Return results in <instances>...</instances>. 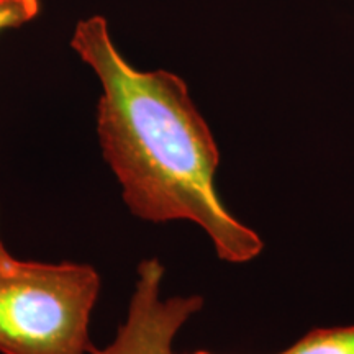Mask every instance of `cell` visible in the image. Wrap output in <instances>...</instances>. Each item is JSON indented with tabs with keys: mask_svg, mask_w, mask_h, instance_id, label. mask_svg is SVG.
Wrapping results in <instances>:
<instances>
[{
	"mask_svg": "<svg viewBox=\"0 0 354 354\" xmlns=\"http://www.w3.org/2000/svg\"><path fill=\"white\" fill-rule=\"evenodd\" d=\"M71 46L100 81L102 153L131 214L154 223L194 221L214 241L220 259H254L263 240L234 218L216 194L218 148L183 79L133 68L100 15L79 21Z\"/></svg>",
	"mask_w": 354,
	"mask_h": 354,
	"instance_id": "obj_1",
	"label": "cell"
},
{
	"mask_svg": "<svg viewBox=\"0 0 354 354\" xmlns=\"http://www.w3.org/2000/svg\"><path fill=\"white\" fill-rule=\"evenodd\" d=\"M99 290L91 266L20 261L0 240V353L91 354Z\"/></svg>",
	"mask_w": 354,
	"mask_h": 354,
	"instance_id": "obj_2",
	"label": "cell"
},
{
	"mask_svg": "<svg viewBox=\"0 0 354 354\" xmlns=\"http://www.w3.org/2000/svg\"><path fill=\"white\" fill-rule=\"evenodd\" d=\"M165 268L158 259L138 266V282L128 308V317L117 338L107 348H92L91 354H172L177 331L202 308V297H172L161 300Z\"/></svg>",
	"mask_w": 354,
	"mask_h": 354,
	"instance_id": "obj_3",
	"label": "cell"
},
{
	"mask_svg": "<svg viewBox=\"0 0 354 354\" xmlns=\"http://www.w3.org/2000/svg\"><path fill=\"white\" fill-rule=\"evenodd\" d=\"M279 354H354V326L315 328Z\"/></svg>",
	"mask_w": 354,
	"mask_h": 354,
	"instance_id": "obj_4",
	"label": "cell"
},
{
	"mask_svg": "<svg viewBox=\"0 0 354 354\" xmlns=\"http://www.w3.org/2000/svg\"><path fill=\"white\" fill-rule=\"evenodd\" d=\"M39 8V0H0V33L32 21Z\"/></svg>",
	"mask_w": 354,
	"mask_h": 354,
	"instance_id": "obj_5",
	"label": "cell"
},
{
	"mask_svg": "<svg viewBox=\"0 0 354 354\" xmlns=\"http://www.w3.org/2000/svg\"><path fill=\"white\" fill-rule=\"evenodd\" d=\"M192 354H210V353H207V351H197V353H192Z\"/></svg>",
	"mask_w": 354,
	"mask_h": 354,
	"instance_id": "obj_6",
	"label": "cell"
}]
</instances>
